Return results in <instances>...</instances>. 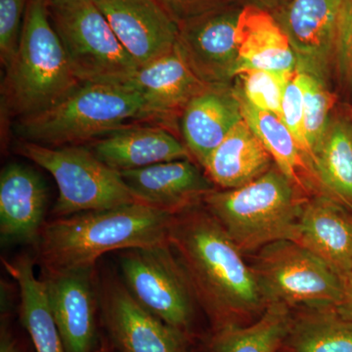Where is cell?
<instances>
[{
    "label": "cell",
    "instance_id": "cell-5",
    "mask_svg": "<svg viewBox=\"0 0 352 352\" xmlns=\"http://www.w3.org/2000/svg\"><path fill=\"white\" fill-rule=\"evenodd\" d=\"M142 99L131 85L82 83L47 110L15 120L21 140L48 147L82 145L140 120Z\"/></svg>",
    "mask_w": 352,
    "mask_h": 352
},
{
    "label": "cell",
    "instance_id": "cell-21",
    "mask_svg": "<svg viewBox=\"0 0 352 352\" xmlns=\"http://www.w3.org/2000/svg\"><path fill=\"white\" fill-rule=\"evenodd\" d=\"M236 43L240 67H249L285 76L296 73L293 48L281 25L270 11L245 6L241 11Z\"/></svg>",
    "mask_w": 352,
    "mask_h": 352
},
{
    "label": "cell",
    "instance_id": "cell-35",
    "mask_svg": "<svg viewBox=\"0 0 352 352\" xmlns=\"http://www.w3.org/2000/svg\"><path fill=\"white\" fill-rule=\"evenodd\" d=\"M0 352H21L17 342L4 326L1 327L0 335Z\"/></svg>",
    "mask_w": 352,
    "mask_h": 352
},
{
    "label": "cell",
    "instance_id": "cell-3",
    "mask_svg": "<svg viewBox=\"0 0 352 352\" xmlns=\"http://www.w3.org/2000/svg\"><path fill=\"white\" fill-rule=\"evenodd\" d=\"M305 193L274 164L239 188L214 190L203 205L245 256L277 241H298Z\"/></svg>",
    "mask_w": 352,
    "mask_h": 352
},
{
    "label": "cell",
    "instance_id": "cell-33",
    "mask_svg": "<svg viewBox=\"0 0 352 352\" xmlns=\"http://www.w3.org/2000/svg\"><path fill=\"white\" fill-rule=\"evenodd\" d=\"M176 23L193 19L232 4H242L240 0H160ZM243 6V4H242Z\"/></svg>",
    "mask_w": 352,
    "mask_h": 352
},
{
    "label": "cell",
    "instance_id": "cell-8",
    "mask_svg": "<svg viewBox=\"0 0 352 352\" xmlns=\"http://www.w3.org/2000/svg\"><path fill=\"white\" fill-rule=\"evenodd\" d=\"M252 254L250 265L267 305L336 307L342 300V275L300 243L277 241Z\"/></svg>",
    "mask_w": 352,
    "mask_h": 352
},
{
    "label": "cell",
    "instance_id": "cell-17",
    "mask_svg": "<svg viewBox=\"0 0 352 352\" xmlns=\"http://www.w3.org/2000/svg\"><path fill=\"white\" fill-rule=\"evenodd\" d=\"M47 188L34 168L7 164L0 175V237L6 244L38 245L47 208Z\"/></svg>",
    "mask_w": 352,
    "mask_h": 352
},
{
    "label": "cell",
    "instance_id": "cell-15",
    "mask_svg": "<svg viewBox=\"0 0 352 352\" xmlns=\"http://www.w3.org/2000/svg\"><path fill=\"white\" fill-rule=\"evenodd\" d=\"M120 173L136 201L175 214L201 205L206 196L215 190L207 173L191 159L164 162Z\"/></svg>",
    "mask_w": 352,
    "mask_h": 352
},
{
    "label": "cell",
    "instance_id": "cell-38",
    "mask_svg": "<svg viewBox=\"0 0 352 352\" xmlns=\"http://www.w3.org/2000/svg\"><path fill=\"white\" fill-rule=\"evenodd\" d=\"M46 1H50V0H46Z\"/></svg>",
    "mask_w": 352,
    "mask_h": 352
},
{
    "label": "cell",
    "instance_id": "cell-18",
    "mask_svg": "<svg viewBox=\"0 0 352 352\" xmlns=\"http://www.w3.org/2000/svg\"><path fill=\"white\" fill-rule=\"evenodd\" d=\"M243 120L232 85H207L191 99L180 117L184 144L204 168L208 157Z\"/></svg>",
    "mask_w": 352,
    "mask_h": 352
},
{
    "label": "cell",
    "instance_id": "cell-32",
    "mask_svg": "<svg viewBox=\"0 0 352 352\" xmlns=\"http://www.w3.org/2000/svg\"><path fill=\"white\" fill-rule=\"evenodd\" d=\"M336 69L352 85V0H344L338 23Z\"/></svg>",
    "mask_w": 352,
    "mask_h": 352
},
{
    "label": "cell",
    "instance_id": "cell-23",
    "mask_svg": "<svg viewBox=\"0 0 352 352\" xmlns=\"http://www.w3.org/2000/svg\"><path fill=\"white\" fill-rule=\"evenodd\" d=\"M8 274L20 293V317L36 352H66L63 340L51 312L45 285L34 274V261L28 254L3 259Z\"/></svg>",
    "mask_w": 352,
    "mask_h": 352
},
{
    "label": "cell",
    "instance_id": "cell-27",
    "mask_svg": "<svg viewBox=\"0 0 352 352\" xmlns=\"http://www.w3.org/2000/svg\"><path fill=\"white\" fill-rule=\"evenodd\" d=\"M284 346L291 352H352V321L335 307L303 308Z\"/></svg>",
    "mask_w": 352,
    "mask_h": 352
},
{
    "label": "cell",
    "instance_id": "cell-13",
    "mask_svg": "<svg viewBox=\"0 0 352 352\" xmlns=\"http://www.w3.org/2000/svg\"><path fill=\"white\" fill-rule=\"evenodd\" d=\"M96 267L43 272L46 295L66 352H95L99 309Z\"/></svg>",
    "mask_w": 352,
    "mask_h": 352
},
{
    "label": "cell",
    "instance_id": "cell-31",
    "mask_svg": "<svg viewBox=\"0 0 352 352\" xmlns=\"http://www.w3.org/2000/svg\"><path fill=\"white\" fill-rule=\"evenodd\" d=\"M281 120L293 134L298 147L305 155L308 164L310 154L307 138H305L303 94L298 72L289 80L286 88H285L283 102H282ZM308 168H309V164H308Z\"/></svg>",
    "mask_w": 352,
    "mask_h": 352
},
{
    "label": "cell",
    "instance_id": "cell-30",
    "mask_svg": "<svg viewBox=\"0 0 352 352\" xmlns=\"http://www.w3.org/2000/svg\"><path fill=\"white\" fill-rule=\"evenodd\" d=\"M29 0H0V58L4 69L12 63Z\"/></svg>",
    "mask_w": 352,
    "mask_h": 352
},
{
    "label": "cell",
    "instance_id": "cell-10",
    "mask_svg": "<svg viewBox=\"0 0 352 352\" xmlns=\"http://www.w3.org/2000/svg\"><path fill=\"white\" fill-rule=\"evenodd\" d=\"M243 7L232 4L177 24L176 50L205 85H233L241 66L236 32Z\"/></svg>",
    "mask_w": 352,
    "mask_h": 352
},
{
    "label": "cell",
    "instance_id": "cell-14",
    "mask_svg": "<svg viewBox=\"0 0 352 352\" xmlns=\"http://www.w3.org/2000/svg\"><path fill=\"white\" fill-rule=\"evenodd\" d=\"M138 68L175 47L178 25L160 0H94Z\"/></svg>",
    "mask_w": 352,
    "mask_h": 352
},
{
    "label": "cell",
    "instance_id": "cell-1",
    "mask_svg": "<svg viewBox=\"0 0 352 352\" xmlns=\"http://www.w3.org/2000/svg\"><path fill=\"white\" fill-rule=\"evenodd\" d=\"M168 243L214 330L242 326L267 307L245 254L203 204L175 214Z\"/></svg>",
    "mask_w": 352,
    "mask_h": 352
},
{
    "label": "cell",
    "instance_id": "cell-34",
    "mask_svg": "<svg viewBox=\"0 0 352 352\" xmlns=\"http://www.w3.org/2000/svg\"><path fill=\"white\" fill-rule=\"evenodd\" d=\"M342 296L336 309L342 317L352 321V270L342 275Z\"/></svg>",
    "mask_w": 352,
    "mask_h": 352
},
{
    "label": "cell",
    "instance_id": "cell-6",
    "mask_svg": "<svg viewBox=\"0 0 352 352\" xmlns=\"http://www.w3.org/2000/svg\"><path fill=\"white\" fill-rule=\"evenodd\" d=\"M51 24L82 83L129 85L138 66L94 0H50Z\"/></svg>",
    "mask_w": 352,
    "mask_h": 352
},
{
    "label": "cell",
    "instance_id": "cell-25",
    "mask_svg": "<svg viewBox=\"0 0 352 352\" xmlns=\"http://www.w3.org/2000/svg\"><path fill=\"white\" fill-rule=\"evenodd\" d=\"M293 316L283 303H270L256 320L214 330L210 352H277L288 337Z\"/></svg>",
    "mask_w": 352,
    "mask_h": 352
},
{
    "label": "cell",
    "instance_id": "cell-22",
    "mask_svg": "<svg viewBox=\"0 0 352 352\" xmlns=\"http://www.w3.org/2000/svg\"><path fill=\"white\" fill-rule=\"evenodd\" d=\"M274 164L270 152L243 119L212 153L204 170L215 186L236 189L258 179Z\"/></svg>",
    "mask_w": 352,
    "mask_h": 352
},
{
    "label": "cell",
    "instance_id": "cell-7",
    "mask_svg": "<svg viewBox=\"0 0 352 352\" xmlns=\"http://www.w3.org/2000/svg\"><path fill=\"white\" fill-rule=\"evenodd\" d=\"M15 150L54 178L59 191L52 210L56 219L138 201L120 171L104 164L85 146L48 147L20 140Z\"/></svg>",
    "mask_w": 352,
    "mask_h": 352
},
{
    "label": "cell",
    "instance_id": "cell-19",
    "mask_svg": "<svg viewBox=\"0 0 352 352\" xmlns=\"http://www.w3.org/2000/svg\"><path fill=\"white\" fill-rule=\"evenodd\" d=\"M296 242L342 276L352 270V210L324 192L310 196Z\"/></svg>",
    "mask_w": 352,
    "mask_h": 352
},
{
    "label": "cell",
    "instance_id": "cell-11",
    "mask_svg": "<svg viewBox=\"0 0 352 352\" xmlns=\"http://www.w3.org/2000/svg\"><path fill=\"white\" fill-rule=\"evenodd\" d=\"M98 296L102 323L120 352H185L186 336L139 305L120 278L104 275Z\"/></svg>",
    "mask_w": 352,
    "mask_h": 352
},
{
    "label": "cell",
    "instance_id": "cell-2",
    "mask_svg": "<svg viewBox=\"0 0 352 352\" xmlns=\"http://www.w3.org/2000/svg\"><path fill=\"white\" fill-rule=\"evenodd\" d=\"M175 214L127 204L46 222L38 245L43 272L96 267L104 254L168 244Z\"/></svg>",
    "mask_w": 352,
    "mask_h": 352
},
{
    "label": "cell",
    "instance_id": "cell-20",
    "mask_svg": "<svg viewBox=\"0 0 352 352\" xmlns=\"http://www.w3.org/2000/svg\"><path fill=\"white\" fill-rule=\"evenodd\" d=\"M89 149L118 171L138 170L176 160L191 159L186 145L168 127L150 124L127 126L96 139Z\"/></svg>",
    "mask_w": 352,
    "mask_h": 352
},
{
    "label": "cell",
    "instance_id": "cell-24",
    "mask_svg": "<svg viewBox=\"0 0 352 352\" xmlns=\"http://www.w3.org/2000/svg\"><path fill=\"white\" fill-rule=\"evenodd\" d=\"M322 192L352 210V122L331 118L309 161Z\"/></svg>",
    "mask_w": 352,
    "mask_h": 352
},
{
    "label": "cell",
    "instance_id": "cell-37",
    "mask_svg": "<svg viewBox=\"0 0 352 352\" xmlns=\"http://www.w3.org/2000/svg\"><path fill=\"white\" fill-rule=\"evenodd\" d=\"M102 352H110V351H106V349H105V351H102Z\"/></svg>",
    "mask_w": 352,
    "mask_h": 352
},
{
    "label": "cell",
    "instance_id": "cell-36",
    "mask_svg": "<svg viewBox=\"0 0 352 352\" xmlns=\"http://www.w3.org/2000/svg\"><path fill=\"white\" fill-rule=\"evenodd\" d=\"M243 6H254L266 9L272 12L273 10L281 6L286 0H240Z\"/></svg>",
    "mask_w": 352,
    "mask_h": 352
},
{
    "label": "cell",
    "instance_id": "cell-28",
    "mask_svg": "<svg viewBox=\"0 0 352 352\" xmlns=\"http://www.w3.org/2000/svg\"><path fill=\"white\" fill-rule=\"evenodd\" d=\"M294 76L240 67L233 87L254 107L281 118L285 88Z\"/></svg>",
    "mask_w": 352,
    "mask_h": 352
},
{
    "label": "cell",
    "instance_id": "cell-26",
    "mask_svg": "<svg viewBox=\"0 0 352 352\" xmlns=\"http://www.w3.org/2000/svg\"><path fill=\"white\" fill-rule=\"evenodd\" d=\"M234 90L239 98L243 119L270 152L275 164L289 179L307 192L309 182L305 175H311V171L305 155L283 120L274 113L254 107L235 88Z\"/></svg>",
    "mask_w": 352,
    "mask_h": 352
},
{
    "label": "cell",
    "instance_id": "cell-16",
    "mask_svg": "<svg viewBox=\"0 0 352 352\" xmlns=\"http://www.w3.org/2000/svg\"><path fill=\"white\" fill-rule=\"evenodd\" d=\"M129 85L142 99L140 122L161 126L182 117L187 104L207 87L185 63L176 47L140 67Z\"/></svg>",
    "mask_w": 352,
    "mask_h": 352
},
{
    "label": "cell",
    "instance_id": "cell-4",
    "mask_svg": "<svg viewBox=\"0 0 352 352\" xmlns=\"http://www.w3.org/2000/svg\"><path fill=\"white\" fill-rule=\"evenodd\" d=\"M80 85L51 24L46 0H29L19 47L2 85L6 112L16 120L43 112Z\"/></svg>",
    "mask_w": 352,
    "mask_h": 352
},
{
    "label": "cell",
    "instance_id": "cell-9",
    "mask_svg": "<svg viewBox=\"0 0 352 352\" xmlns=\"http://www.w3.org/2000/svg\"><path fill=\"white\" fill-rule=\"evenodd\" d=\"M119 267L139 305L186 337L191 333L200 303L170 243L122 250Z\"/></svg>",
    "mask_w": 352,
    "mask_h": 352
},
{
    "label": "cell",
    "instance_id": "cell-12",
    "mask_svg": "<svg viewBox=\"0 0 352 352\" xmlns=\"http://www.w3.org/2000/svg\"><path fill=\"white\" fill-rule=\"evenodd\" d=\"M344 0H286L272 15L288 36L296 71L329 85L336 69L338 23Z\"/></svg>",
    "mask_w": 352,
    "mask_h": 352
},
{
    "label": "cell",
    "instance_id": "cell-29",
    "mask_svg": "<svg viewBox=\"0 0 352 352\" xmlns=\"http://www.w3.org/2000/svg\"><path fill=\"white\" fill-rule=\"evenodd\" d=\"M298 75L302 88L305 138L309 148L310 161L314 148L320 141L332 118L331 111L335 98L325 82L302 72H298Z\"/></svg>",
    "mask_w": 352,
    "mask_h": 352
}]
</instances>
